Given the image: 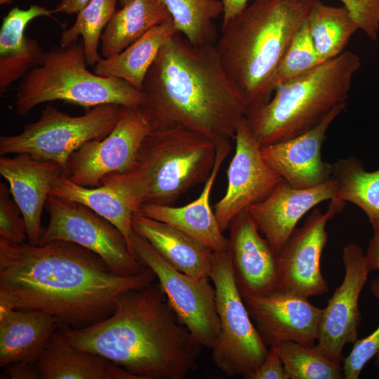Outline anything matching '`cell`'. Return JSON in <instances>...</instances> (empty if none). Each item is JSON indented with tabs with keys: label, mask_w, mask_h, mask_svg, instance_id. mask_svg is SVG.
Returning <instances> with one entry per match:
<instances>
[{
	"label": "cell",
	"mask_w": 379,
	"mask_h": 379,
	"mask_svg": "<svg viewBox=\"0 0 379 379\" xmlns=\"http://www.w3.org/2000/svg\"><path fill=\"white\" fill-rule=\"evenodd\" d=\"M157 280L146 266L135 274H118L72 242L31 245L0 239V296L15 310L43 311L73 328L107 318L121 295Z\"/></svg>",
	"instance_id": "6da1fadb"
},
{
	"label": "cell",
	"mask_w": 379,
	"mask_h": 379,
	"mask_svg": "<svg viewBox=\"0 0 379 379\" xmlns=\"http://www.w3.org/2000/svg\"><path fill=\"white\" fill-rule=\"evenodd\" d=\"M72 345L98 354L138 379H185L198 368L202 346L169 304L157 280L119 297L107 318L73 328Z\"/></svg>",
	"instance_id": "7a4b0ae2"
},
{
	"label": "cell",
	"mask_w": 379,
	"mask_h": 379,
	"mask_svg": "<svg viewBox=\"0 0 379 379\" xmlns=\"http://www.w3.org/2000/svg\"><path fill=\"white\" fill-rule=\"evenodd\" d=\"M140 108L152 128L180 126L213 141L234 140L246 116L239 92L215 44L193 46L177 33L161 48L145 78Z\"/></svg>",
	"instance_id": "3957f363"
},
{
	"label": "cell",
	"mask_w": 379,
	"mask_h": 379,
	"mask_svg": "<svg viewBox=\"0 0 379 379\" xmlns=\"http://www.w3.org/2000/svg\"><path fill=\"white\" fill-rule=\"evenodd\" d=\"M317 1L254 0L222 26L215 46L246 115L270 100L274 73Z\"/></svg>",
	"instance_id": "277c9868"
},
{
	"label": "cell",
	"mask_w": 379,
	"mask_h": 379,
	"mask_svg": "<svg viewBox=\"0 0 379 379\" xmlns=\"http://www.w3.org/2000/svg\"><path fill=\"white\" fill-rule=\"evenodd\" d=\"M216 149L211 139L187 128H152L134 167L105 176L101 185H111L123 193L135 211L145 204L171 206L190 188L207 180Z\"/></svg>",
	"instance_id": "5b68a950"
},
{
	"label": "cell",
	"mask_w": 379,
	"mask_h": 379,
	"mask_svg": "<svg viewBox=\"0 0 379 379\" xmlns=\"http://www.w3.org/2000/svg\"><path fill=\"white\" fill-rule=\"evenodd\" d=\"M361 67L351 51L320 63L307 74L277 86L272 99L246 115L261 147L302 135L347 103L354 74Z\"/></svg>",
	"instance_id": "8992f818"
},
{
	"label": "cell",
	"mask_w": 379,
	"mask_h": 379,
	"mask_svg": "<svg viewBox=\"0 0 379 379\" xmlns=\"http://www.w3.org/2000/svg\"><path fill=\"white\" fill-rule=\"evenodd\" d=\"M83 41L45 51L40 65L16 88L14 111L27 116L40 104L55 100L92 108L105 104L141 106L145 95L124 81L104 77L87 69Z\"/></svg>",
	"instance_id": "52a82bcc"
},
{
	"label": "cell",
	"mask_w": 379,
	"mask_h": 379,
	"mask_svg": "<svg viewBox=\"0 0 379 379\" xmlns=\"http://www.w3.org/2000/svg\"><path fill=\"white\" fill-rule=\"evenodd\" d=\"M209 277L215 291L220 332L212 347L215 366L227 376L248 379L269 347L249 315L235 281L230 251H213Z\"/></svg>",
	"instance_id": "ba28073f"
},
{
	"label": "cell",
	"mask_w": 379,
	"mask_h": 379,
	"mask_svg": "<svg viewBox=\"0 0 379 379\" xmlns=\"http://www.w3.org/2000/svg\"><path fill=\"white\" fill-rule=\"evenodd\" d=\"M120 113L121 105L105 104L72 117L48 104L39 119L25 125L20 133L0 136V155L27 154L55 161L64 169L70 156L84 144L106 137Z\"/></svg>",
	"instance_id": "9c48e42d"
},
{
	"label": "cell",
	"mask_w": 379,
	"mask_h": 379,
	"mask_svg": "<svg viewBox=\"0 0 379 379\" xmlns=\"http://www.w3.org/2000/svg\"><path fill=\"white\" fill-rule=\"evenodd\" d=\"M131 244L136 258L155 274L182 323L199 345L212 349L218 338L220 321L210 277H194L178 270L134 231Z\"/></svg>",
	"instance_id": "30bf717a"
},
{
	"label": "cell",
	"mask_w": 379,
	"mask_h": 379,
	"mask_svg": "<svg viewBox=\"0 0 379 379\" xmlns=\"http://www.w3.org/2000/svg\"><path fill=\"white\" fill-rule=\"evenodd\" d=\"M50 220L39 243L62 240L77 244L99 255L117 274L133 275L145 268L130 251L121 232L111 222L79 203L49 195Z\"/></svg>",
	"instance_id": "8fae6325"
},
{
	"label": "cell",
	"mask_w": 379,
	"mask_h": 379,
	"mask_svg": "<svg viewBox=\"0 0 379 379\" xmlns=\"http://www.w3.org/2000/svg\"><path fill=\"white\" fill-rule=\"evenodd\" d=\"M152 126L140 107L121 105L119 120L104 138L84 144L69 157L62 175L79 185L95 187L112 173L131 171Z\"/></svg>",
	"instance_id": "7c38bea8"
},
{
	"label": "cell",
	"mask_w": 379,
	"mask_h": 379,
	"mask_svg": "<svg viewBox=\"0 0 379 379\" xmlns=\"http://www.w3.org/2000/svg\"><path fill=\"white\" fill-rule=\"evenodd\" d=\"M345 206V202L333 199L326 213L314 208L303 225L294 230L277 253L276 289L307 298L328 291L321 270V255L328 239L326 227Z\"/></svg>",
	"instance_id": "4fadbf2b"
},
{
	"label": "cell",
	"mask_w": 379,
	"mask_h": 379,
	"mask_svg": "<svg viewBox=\"0 0 379 379\" xmlns=\"http://www.w3.org/2000/svg\"><path fill=\"white\" fill-rule=\"evenodd\" d=\"M342 258L344 278L323 308L315 344L320 353L339 364L344 359L345 346L358 339L361 321L359 300L371 272L365 253L357 244L346 245Z\"/></svg>",
	"instance_id": "5bb4252c"
},
{
	"label": "cell",
	"mask_w": 379,
	"mask_h": 379,
	"mask_svg": "<svg viewBox=\"0 0 379 379\" xmlns=\"http://www.w3.org/2000/svg\"><path fill=\"white\" fill-rule=\"evenodd\" d=\"M234 140L235 152L227 171L226 192L214 206L222 232L239 213L265 199L283 180L262 159L261 146L245 117L237 126Z\"/></svg>",
	"instance_id": "9a60e30c"
},
{
	"label": "cell",
	"mask_w": 379,
	"mask_h": 379,
	"mask_svg": "<svg viewBox=\"0 0 379 379\" xmlns=\"http://www.w3.org/2000/svg\"><path fill=\"white\" fill-rule=\"evenodd\" d=\"M242 298L268 347L288 341L315 345L323 308L308 298L279 289Z\"/></svg>",
	"instance_id": "2e32d148"
},
{
	"label": "cell",
	"mask_w": 379,
	"mask_h": 379,
	"mask_svg": "<svg viewBox=\"0 0 379 379\" xmlns=\"http://www.w3.org/2000/svg\"><path fill=\"white\" fill-rule=\"evenodd\" d=\"M347 107H335L316 127L291 139L261 147L267 164L292 187L307 189L324 184L332 177L333 164L323 161L321 147L333 121Z\"/></svg>",
	"instance_id": "e0dca14e"
},
{
	"label": "cell",
	"mask_w": 379,
	"mask_h": 379,
	"mask_svg": "<svg viewBox=\"0 0 379 379\" xmlns=\"http://www.w3.org/2000/svg\"><path fill=\"white\" fill-rule=\"evenodd\" d=\"M230 246L236 284L241 296L277 287V254L263 238L246 208L230 225Z\"/></svg>",
	"instance_id": "ac0fdd59"
},
{
	"label": "cell",
	"mask_w": 379,
	"mask_h": 379,
	"mask_svg": "<svg viewBox=\"0 0 379 379\" xmlns=\"http://www.w3.org/2000/svg\"><path fill=\"white\" fill-rule=\"evenodd\" d=\"M335 193L336 182L332 177L307 189L293 188L283 179L265 199L247 209L277 254L301 218L319 204L333 199Z\"/></svg>",
	"instance_id": "d6986e66"
},
{
	"label": "cell",
	"mask_w": 379,
	"mask_h": 379,
	"mask_svg": "<svg viewBox=\"0 0 379 379\" xmlns=\"http://www.w3.org/2000/svg\"><path fill=\"white\" fill-rule=\"evenodd\" d=\"M62 172L58 163L27 154L0 157V173L8 182L13 199L22 212L31 245L39 243L43 208L54 182Z\"/></svg>",
	"instance_id": "ffe728a7"
},
{
	"label": "cell",
	"mask_w": 379,
	"mask_h": 379,
	"mask_svg": "<svg viewBox=\"0 0 379 379\" xmlns=\"http://www.w3.org/2000/svg\"><path fill=\"white\" fill-rule=\"evenodd\" d=\"M216 146L213 168L196 199L180 207L145 204L140 206V211L143 215L173 226L211 251L218 252L228 251L230 241L224 236L211 209L210 195L219 170L231 150V144L227 140Z\"/></svg>",
	"instance_id": "44dd1931"
},
{
	"label": "cell",
	"mask_w": 379,
	"mask_h": 379,
	"mask_svg": "<svg viewBox=\"0 0 379 379\" xmlns=\"http://www.w3.org/2000/svg\"><path fill=\"white\" fill-rule=\"evenodd\" d=\"M53 13L44 6L31 5L27 9L15 6L4 16L0 29L1 95L40 65L45 51L36 39L25 36V29L34 19L53 18Z\"/></svg>",
	"instance_id": "7402d4cb"
},
{
	"label": "cell",
	"mask_w": 379,
	"mask_h": 379,
	"mask_svg": "<svg viewBox=\"0 0 379 379\" xmlns=\"http://www.w3.org/2000/svg\"><path fill=\"white\" fill-rule=\"evenodd\" d=\"M60 323L39 310L15 309L0 319V367L15 362L36 363Z\"/></svg>",
	"instance_id": "603a6c76"
},
{
	"label": "cell",
	"mask_w": 379,
	"mask_h": 379,
	"mask_svg": "<svg viewBox=\"0 0 379 379\" xmlns=\"http://www.w3.org/2000/svg\"><path fill=\"white\" fill-rule=\"evenodd\" d=\"M132 227L178 270L194 277H209L213 251L190 236L140 211L133 213Z\"/></svg>",
	"instance_id": "cb8c5ba5"
},
{
	"label": "cell",
	"mask_w": 379,
	"mask_h": 379,
	"mask_svg": "<svg viewBox=\"0 0 379 379\" xmlns=\"http://www.w3.org/2000/svg\"><path fill=\"white\" fill-rule=\"evenodd\" d=\"M36 364L42 379H138L109 359L72 345L60 324Z\"/></svg>",
	"instance_id": "d4e9b609"
},
{
	"label": "cell",
	"mask_w": 379,
	"mask_h": 379,
	"mask_svg": "<svg viewBox=\"0 0 379 379\" xmlns=\"http://www.w3.org/2000/svg\"><path fill=\"white\" fill-rule=\"evenodd\" d=\"M177 33L171 18L149 29L119 53L102 58L93 67V72L121 79L142 91L146 74L161 48Z\"/></svg>",
	"instance_id": "484cf974"
},
{
	"label": "cell",
	"mask_w": 379,
	"mask_h": 379,
	"mask_svg": "<svg viewBox=\"0 0 379 379\" xmlns=\"http://www.w3.org/2000/svg\"><path fill=\"white\" fill-rule=\"evenodd\" d=\"M161 0H129L116 10L101 35L104 58L117 55L154 27L171 19Z\"/></svg>",
	"instance_id": "4316f807"
},
{
	"label": "cell",
	"mask_w": 379,
	"mask_h": 379,
	"mask_svg": "<svg viewBox=\"0 0 379 379\" xmlns=\"http://www.w3.org/2000/svg\"><path fill=\"white\" fill-rule=\"evenodd\" d=\"M50 194L83 204L108 220L121 232L135 255L131 244L135 211L129 200L117 189L106 184L95 187L79 185L62 174L54 182Z\"/></svg>",
	"instance_id": "83f0119b"
},
{
	"label": "cell",
	"mask_w": 379,
	"mask_h": 379,
	"mask_svg": "<svg viewBox=\"0 0 379 379\" xmlns=\"http://www.w3.org/2000/svg\"><path fill=\"white\" fill-rule=\"evenodd\" d=\"M307 25L321 62L342 53L359 29L344 6H328L320 0L312 8Z\"/></svg>",
	"instance_id": "f1b7e54d"
},
{
	"label": "cell",
	"mask_w": 379,
	"mask_h": 379,
	"mask_svg": "<svg viewBox=\"0 0 379 379\" xmlns=\"http://www.w3.org/2000/svg\"><path fill=\"white\" fill-rule=\"evenodd\" d=\"M332 178L336 182L333 199L354 204L368 220L379 218V169L367 171L361 160L349 156L333 163Z\"/></svg>",
	"instance_id": "f546056e"
},
{
	"label": "cell",
	"mask_w": 379,
	"mask_h": 379,
	"mask_svg": "<svg viewBox=\"0 0 379 379\" xmlns=\"http://www.w3.org/2000/svg\"><path fill=\"white\" fill-rule=\"evenodd\" d=\"M175 27L193 46L215 44L214 20L223 13L220 0H161Z\"/></svg>",
	"instance_id": "4dcf8cb0"
},
{
	"label": "cell",
	"mask_w": 379,
	"mask_h": 379,
	"mask_svg": "<svg viewBox=\"0 0 379 379\" xmlns=\"http://www.w3.org/2000/svg\"><path fill=\"white\" fill-rule=\"evenodd\" d=\"M117 0H91L77 14L74 25L60 34L59 45L68 46L82 37L87 65L94 67L102 58L98 48L102 32L116 11Z\"/></svg>",
	"instance_id": "1f68e13d"
},
{
	"label": "cell",
	"mask_w": 379,
	"mask_h": 379,
	"mask_svg": "<svg viewBox=\"0 0 379 379\" xmlns=\"http://www.w3.org/2000/svg\"><path fill=\"white\" fill-rule=\"evenodd\" d=\"M274 347L289 379H344L343 366L320 353L314 346L288 341Z\"/></svg>",
	"instance_id": "d6a6232c"
},
{
	"label": "cell",
	"mask_w": 379,
	"mask_h": 379,
	"mask_svg": "<svg viewBox=\"0 0 379 379\" xmlns=\"http://www.w3.org/2000/svg\"><path fill=\"white\" fill-rule=\"evenodd\" d=\"M320 63L306 22L293 39L274 73L273 91L307 74Z\"/></svg>",
	"instance_id": "836d02e7"
},
{
	"label": "cell",
	"mask_w": 379,
	"mask_h": 379,
	"mask_svg": "<svg viewBox=\"0 0 379 379\" xmlns=\"http://www.w3.org/2000/svg\"><path fill=\"white\" fill-rule=\"evenodd\" d=\"M370 290L379 301V277L372 279ZM379 354V326L370 335L357 339L350 354L343 359V374L345 379H358L360 373L372 358Z\"/></svg>",
	"instance_id": "e575fe53"
},
{
	"label": "cell",
	"mask_w": 379,
	"mask_h": 379,
	"mask_svg": "<svg viewBox=\"0 0 379 379\" xmlns=\"http://www.w3.org/2000/svg\"><path fill=\"white\" fill-rule=\"evenodd\" d=\"M10 188L0 183V239L22 244L27 239V225L22 212L11 197Z\"/></svg>",
	"instance_id": "d590c367"
},
{
	"label": "cell",
	"mask_w": 379,
	"mask_h": 379,
	"mask_svg": "<svg viewBox=\"0 0 379 379\" xmlns=\"http://www.w3.org/2000/svg\"><path fill=\"white\" fill-rule=\"evenodd\" d=\"M367 36L377 39L379 31V0H340Z\"/></svg>",
	"instance_id": "8d00e7d4"
},
{
	"label": "cell",
	"mask_w": 379,
	"mask_h": 379,
	"mask_svg": "<svg viewBox=\"0 0 379 379\" xmlns=\"http://www.w3.org/2000/svg\"><path fill=\"white\" fill-rule=\"evenodd\" d=\"M248 379H289L274 347H269L265 359Z\"/></svg>",
	"instance_id": "74e56055"
},
{
	"label": "cell",
	"mask_w": 379,
	"mask_h": 379,
	"mask_svg": "<svg viewBox=\"0 0 379 379\" xmlns=\"http://www.w3.org/2000/svg\"><path fill=\"white\" fill-rule=\"evenodd\" d=\"M3 377L8 379H42L36 363L15 362L4 367Z\"/></svg>",
	"instance_id": "f35d334b"
},
{
	"label": "cell",
	"mask_w": 379,
	"mask_h": 379,
	"mask_svg": "<svg viewBox=\"0 0 379 379\" xmlns=\"http://www.w3.org/2000/svg\"><path fill=\"white\" fill-rule=\"evenodd\" d=\"M373 228V236L369 240L365 258L370 272L379 271V218L369 220Z\"/></svg>",
	"instance_id": "ab89813d"
},
{
	"label": "cell",
	"mask_w": 379,
	"mask_h": 379,
	"mask_svg": "<svg viewBox=\"0 0 379 379\" xmlns=\"http://www.w3.org/2000/svg\"><path fill=\"white\" fill-rule=\"evenodd\" d=\"M249 0H221L223 5L222 26L239 14L247 6Z\"/></svg>",
	"instance_id": "60d3db41"
},
{
	"label": "cell",
	"mask_w": 379,
	"mask_h": 379,
	"mask_svg": "<svg viewBox=\"0 0 379 379\" xmlns=\"http://www.w3.org/2000/svg\"><path fill=\"white\" fill-rule=\"evenodd\" d=\"M91 0H60L53 10L55 13H63L67 15L78 13Z\"/></svg>",
	"instance_id": "b9f144b4"
},
{
	"label": "cell",
	"mask_w": 379,
	"mask_h": 379,
	"mask_svg": "<svg viewBox=\"0 0 379 379\" xmlns=\"http://www.w3.org/2000/svg\"><path fill=\"white\" fill-rule=\"evenodd\" d=\"M12 1L13 0H0V4L1 5L11 4Z\"/></svg>",
	"instance_id": "7bdbcfd3"
},
{
	"label": "cell",
	"mask_w": 379,
	"mask_h": 379,
	"mask_svg": "<svg viewBox=\"0 0 379 379\" xmlns=\"http://www.w3.org/2000/svg\"><path fill=\"white\" fill-rule=\"evenodd\" d=\"M375 364L379 367V354L375 357Z\"/></svg>",
	"instance_id": "ee69618b"
},
{
	"label": "cell",
	"mask_w": 379,
	"mask_h": 379,
	"mask_svg": "<svg viewBox=\"0 0 379 379\" xmlns=\"http://www.w3.org/2000/svg\"><path fill=\"white\" fill-rule=\"evenodd\" d=\"M129 0H119V3L121 5V6L123 5H124L126 2H128Z\"/></svg>",
	"instance_id": "f6af8a7d"
}]
</instances>
